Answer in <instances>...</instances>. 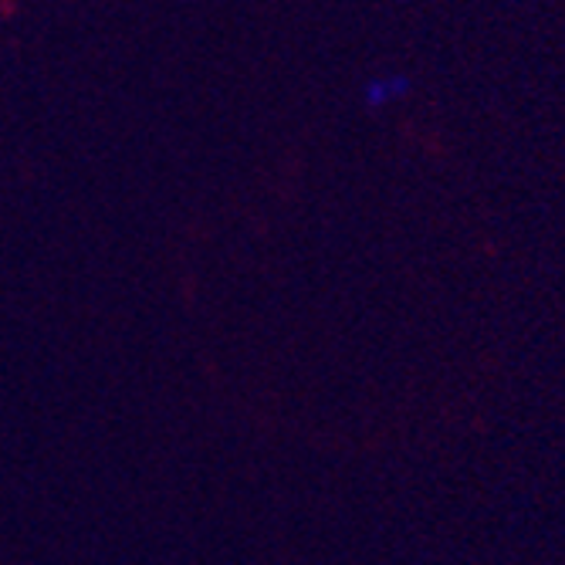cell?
<instances>
[{
    "mask_svg": "<svg viewBox=\"0 0 565 565\" xmlns=\"http://www.w3.org/2000/svg\"><path fill=\"white\" fill-rule=\"evenodd\" d=\"M406 92H409V82L403 75H386V78H373L363 88V98H366V106L380 109V106H390V102L403 98Z\"/></svg>",
    "mask_w": 565,
    "mask_h": 565,
    "instance_id": "6da1fadb",
    "label": "cell"
}]
</instances>
